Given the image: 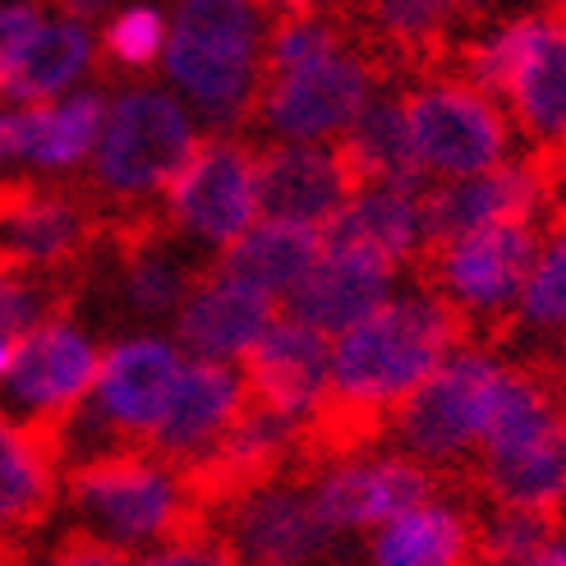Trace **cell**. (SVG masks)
Returning a JSON list of instances; mask_svg holds the SVG:
<instances>
[{
	"label": "cell",
	"instance_id": "obj_42",
	"mask_svg": "<svg viewBox=\"0 0 566 566\" xmlns=\"http://www.w3.org/2000/svg\"><path fill=\"white\" fill-rule=\"evenodd\" d=\"M457 6V14H489V10H497V0H451Z\"/></svg>",
	"mask_w": 566,
	"mask_h": 566
},
{
	"label": "cell",
	"instance_id": "obj_35",
	"mask_svg": "<svg viewBox=\"0 0 566 566\" xmlns=\"http://www.w3.org/2000/svg\"><path fill=\"white\" fill-rule=\"evenodd\" d=\"M51 314H61L51 281L38 272H19L10 263H0V336L19 342L23 332H33Z\"/></svg>",
	"mask_w": 566,
	"mask_h": 566
},
{
	"label": "cell",
	"instance_id": "obj_45",
	"mask_svg": "<svg viewBox=\"0 0 566 566\" xmlns=\"http://www.w3.org/2000/svg\"><path fill=\"white\" fill-rule=\"evenodd\" d=\"M557 391H562V415H566V387H557Z\"/></svg>",
	"mask_w": 566,
	"mask_h": 566
},
{
	"label": "cell",
	"instance_id": "obj_33",
	"mask_svg": "<svg viewBox=\"0 0 566 566\" xmlns=\"http://www.w3.org/2000/svg\"><path fill=\"white\" fill-rule=\"evenodd\" d=\"M359 10L378 42L410 55L433 51L451 33V23H457L451 0H359Z\"/></svg>",
	"mask_w": 566,
	"mask_h": 566
},
{
	"label": "cell",
	"instance_id": "obj_16",
	"mask_svg": "<svg viewBox=\"0 0 566 566\" xmlns=\"http://www.w3.org/2000/svg\"><path fill=\"white\" fill-rule=\"evenodd\" d=\"M244 410H249V382L240 374V364L189 359L148 451H157L161 461H171L198 479L221 451V442L231 438Z\"/></svg>",
	"mask_w": 566,
	"mask_h": 566
},
{
	"label": "cell",
	"instance_id": "obj_24",
	"mask_svg": "<svg viewBox=\"0 0 566 566\" xmlns=\"http://www.w3.org/2000/svg\"><path fill=\"white\" fill-rule=\"evenodd\" d=\"M97 65H102L97 28L42 10L38 28L28 33V42L19 46L6 83H0V97H10V102H55V97H70L78 88H88Z\"/></svg>",
	"mask_w": 566,
	"mask_h": 566
},
{
	"label": "cell",
	"instance_id": "obj_25",
	"mask_svg": "<svg viewBox=\"0 0 566 566\" xmlns=\"http://www.w3.org/2000/svg\"><path fill=\"white\" fill-rule=\"evenodd\" d=\"M61 479L65 465L51 433L28 429L0 410V548L19 544L51 516V506L61 502Z\"/></svg>",
	"mask_w": 566,
	"mask_h": 566
},
{
	"label": "cell",
	"instance_id": "obj_8",
	"mask_svg": "<svg viewBox=\"0 0 566 566\" xmlns=\"http://www.w3.org/2000/svg\"><path fill=\"white\" fill-rule=\"evenodd\" d=\"M506 374H512L506 355L479 342H461L438 364V374L387 419L396 451H406L423 470H451L474 461Z\"/></svg>",
	"mask_w": 566,
	"mask_h": 566
},
{
	"label": "cell",
	"instance_id": "obj_7",
	"mask_svg": "<svg viewBox=\"0 0 566 566\" xmlns=\"http://www.w3.org/2000/svg\"><path fill=\"white\" fill-rule=\"evenodd\" d=\"M203 134L208 129L193 120V111L176 93H166L161 83L134 78L125 88L106 93L93 161L83 176L111 208L157 203Z\"/></svg>",
	"mask_w": 566,
	"mask_h": 566
},
{
	"label": "cell",
	"instance_id": "obj_30",
	"mask_svg": "<svg viewBox=\"0 0 566 566\" xmlns=\"http://www.w3.org/2000/svg\"><path fill=\"white\" fill-rule=\"evenodd\" d=\"M342 153L359 185H423L415 166V148H410L401 93H378L369 111L355 120V129L342 138Z\"/></svg>",
	"mask_w": 566,
	"mask_h": 566
},
{
	"label": "cell",
	"instance_id": "obj_29",
	"mask_svg": "<svg viewBox=\"0 0 566 566\" xmlns=\"http://www.w3.org/2000/svg\"><path fill=\"white\" fill-rule=\"evenodd\" d=\"M479 484L497 506H525V512L557 516L566 506V419L539 442H530L512 457L479 461Z\"/></svg>",
	"mask_w": 566,
	"mask_h": 566
},
{
	"label": "cell",
	"instance_id": "obj_9",
	"mask_svg": "<svg viewBox=\"0 0 566 566\" xmlns=\"http://www.w3.org/2000/svg\"><path fill=\"white\" fill-rule=\"evenodd\" d=\"M157 208L166 235L217 263L244 231L263 221L259 144L240 134H203L171 185L161 189Z\"/></svg>",
	"mask_w": 566,
	"mask_h": 566
},
{
	"label": "cell",
	"instance_id": "obj_19",
	"mask_svg": "<svg viewBox=\"0 0 566 566\" xmlns=\"http://www.w3.org/2000/svg\"><path fill=\"white\" fill-rule=\"evenodd\" d=\"M281 304L268 300L263 291L244 286V281L226 276L221 268L198 272L193 291L185 295L180 314L171 318L176 346L189 359H208V364H244V355L259 346V336L276 323Z\"/></svg>",
	"mask_w": 566,
	"mask_h": 566
},
{
	"label": "cell",
	"instance_id": "obj_22",
	"mask_svg": "<svg viewBox=\"0 0 566 566\" xmlns=\"http://www.w3.org/2000/svg\"><path fill=\"white\" fill-rule=\"evenodd\" d=\"M336 240L378 253L382 263L406 272L415 259H429L433 226H429V189L423 185H355L350 203L332 221Z\"/></svg>",
	"mask_w": 566,
	"mask_h": 566
},
{
	"label": "cell",
	"instance_id": "obj_11",
	"mask_svg": "<svg viewBox=\"0 0 566 566\" xmlns=\"http://www.w3.org/2000/svg\"><path fill=\"white\" fill-rule=\"evenodd\" d=\"M539 240H544L539 221L479 226V231L447 235L429 249V291L465 327L506 323L521 300L534 253H539Z\"/></svg>",
	"mask_w": 566,
	"mask_h": 566
},
{
	"label": "cell",
	"instance_id": "obj_17",
	"mask_svg": "<svg viewBox=\"0 0 566 566\" xmlns=\"http://www.w3.org/2000/svg\"><path fill=\"white\" fill-rule=\"evenodd\" d=\"M97 235L93 203L61 185L0 189V263L19 272H65L88 253Z\"/></svg>",
	"mask_w": 566,
	"mask_h": 566
},
{
	"label": "cell",
	"instance_id": "obj_12",
	"mask_svg": "<svg viewBox=\"0 0 566 566\" xmlns=\"http://www.w3.org/2000/svg\"><path fill=\"white\" fill-rule=\"evenodd\" d=\"M102 364V342L93 327L70 314H51L14 342L10 369L0 378V410L38 433H55L88 401Z\"/></svg>",
	"mask_w": 566,
	"mask_h": 566
},
{
	"label": "cell",
	"instance_id": "obj_20",
	"mask_svg": "<svg viewBox=\"0 0 566 566\" xmlns=\"http://www.w3.org/2000/svg\"><path fill=\"white\" fill-rule=\"evenodd\" d=\"M355 171L342 148L318 144H263L259 148V203L263 217L332 231L355 193Z\"/></svg>",
	"mask_w": 566,
	"mask_h": 566
},
{
	"label": "cell",
	"instance_id": "obj_44",
	"mask_svg": "<svg viewBox=\"0 0 566 566\" xmlns=\"http://www.w3.org/2000/svg\"><path fill=\"white\" fill-rule=\"evenodd\" d=\"M539 10H548V14L566 19V0H539Z\"/></svg>",
	"mask_w": 566,
	"mask_h": 566
},
{
	"label": "cell",
	"instance_id": "obj_18",
	"mask_svg": "<svg viewBox=\"0 0 566 566\" xmlns=\"http://www.w3.org/2000/svg\"><path fill=\"white\" fill-rule=\"evenodd\" d=\"M401 286V272L382 263L378 253L359 249L350 240L323 235V249L314 268L304 272V281L291 291V300L281 304V314L323 332L327 342H336L342 332L364 323L378 304H387Z\"/></svg>",
	"mask_w": 566,
	"mask_h": 566
},
{
	"label": "cell",
	"instance_id": "obj_40",
	"mask_svg": "<svg viewBox=\"0 0 566 566\" xmlns=\"http://www.w3.org/2000/svg\"><path fill=\"white\" fill-rule=\"evenodd\" d=\"M548 217L553 226H566V157L548 161Z\"/></svg>",
	"mask_w": 566,
	"mask_h": 566
},
{
	"label": "cell",
	"instance_id": "obj_31",
	"mask_svg": "<svg viewBox=\"0 0 566 566\" xmlns=\"http://www.w3.org/2000/svg\"><path fill=\"white\" fill-rule=\"evenodd\" d=\"M512 323L534 346H566V226H553L530 263Z\"/></svg>",
	"mask_w": 566,
	"mask_h": 566
},
{
	"label": "cell",
	"instance_id": "obj_39",
	"mask_svg": "<svg viewBox=\"0 0 566 566\" xmlns=\"http://www.w3.org/2000/svg\"><path fill=\"white\" fill-rule=\"evenodd\" d=\"M120 6H125V0H55V14L78 19V23H97L111 10H120Z\"/></svg>",
	"mask_w": 566,
	"mask_h": 566
},
{
	"label": "cell",
	"instance_id": "obj_1",
	"mask_svg": "<svg viewBox=\"0 0 566 566\" xmlns=\"http://www.w3.org/2000/svg\"><path fill=\"white\" fill-rule=\"evenodd\" d=\"M382 93L374 55L364 51L336 14L308 6L281 14L268 28L263 88L253 125L268 144L342 148V138Z\"/></svg>",
	"mask_w": 566,
	"mask_h": 566
},
{
	"label": "cell",
	"instance_id": "obj_43",
	"mask_svg": "<svg viewBox=\"0 0 566 566\" xmlns=\"http://www.w3.org/2000/svg\"><path fill=\"white\" fill-rule=\"evenodd\" d=\"M10 355H14V342L10 336H0V378H6V369H10Z\"/></svg>",
	"mask_w": 566,
	"mask_h": 566
},
{
	"label": "cell",
	"instance_id": "obj_27",
	"mask_svg": "<svg viewBox=\"0 0 566 566\" xmlns=\"http://www.w3.org/2000/svg\"><path fill=\"white\" fill-rule=\"evenodd\" d=\"M193 281H198V268L189 263L185 244H176L171 235H138L120 253L116 295L138 327H171L185 295L193 291Z\"/></svg>",
	"mask_w": 566,
	"mask_h": 566
},
{
	"label": "cell",
	"instance_id": "obj_26",
	"mask_svg": "<svg viewBox=\"0 0 566 566\" xmlns=\"http://www.w3.org/2000/svg\"><path fill=\"white\" fill-rule=\"evenodd\" d=\"M304 442H308V433L300 423L249 401V410L240 415L231 438L221 442V451L208 461V470L198 474V489H203V497H231L249 484L276 479V474H286V465L295 461V451Z\"/></svg>",
	"mask_w": 566,
	"mask_h": 566
},
{
	"label": "cell",
	"instance_id": "obj_36",
	"mask_svg": "<svg viewBox=\"0 0 566 566\" xmlns=\"http://www.w3.org/2000/svg\"><path fill=\"white\" fill-rule=\"evenodd\" d=\"M129 566H240V562L231 557V548H226L217 534L189 530V534H180V539L161 544V548H153L144 557H134Z\"/></svg>",
	"mask_w": 566,
	"mask_h": 566
},
{
	"label": "cell",
	"instance_id": "obj_37",
	"mask_svg": "<svg viewBox=\"0 0 566 566\" xmlns=\"http://www.w3.org/2000/svg\"><path fill=\"white\" fill-rule=\"evenodd\" d=\"M38 19H42V6H33V0H0V83H6L14 55L38 28Z\"/></svg>",
	"mask_w": 566,
	"mask_h": 566
},
{
	"label": "cell",
	"instance_id": "obj_2",
	"mask_svg": "<svg viewBox=\"0 0 566 566\" xmlns=\"http://www.w3.org/2000/svg\"><path fill=\"white\" fill-rule=\"evenodd\" d=\"M465 342V323L429 291L396 286L387 304L332 342L327 429H374L438 374Z\"/></svg>",
	"mask_w": 566,
	"mask_h": 566
},
{
	"label": "cell",
	"instance_id": "obj_23",
	"mask_svg": "<svg viewBox=\"0 0 566 566\" xmlns=\"http://www.w3.org/2000/svg\"><path fill=\"white\" fill-rule=\"evenodd\" d=\"M364 539H369V566H474L479 516L465 502L433 489Z\"/></svg>",
	"mask_w": 566,
	"mask_h": 566
},
{
	"label": "cell",
	"instance_id": "obj_28",
	"mask_svg": "<svg viewBox=\"0 0 566 566\" xmlns=\"http://www.w3.org/2000/svg\"><path fill=\"white\" fill-rule=\"evenodd\" d=\"M318 249H323V231L263 217L253 231H244L231 249H226L212 268H221L226 276L244 281V286H253V291H263L276 304H286L291 291L304 281V272L314 268Z\"/></svg>",
	"mask_w": 566,
	"mask_h": 566
},
{
	"label": "cell",
	"instance_id": "obj_6",
	"mask_svg": "<svg viewBox=\"0 0 566 566\" xmlns=\"http://www.w3.org/2000/svg\"><path fill=\"white\" fill-rule=\"evenodd\" d=\"M461 74L506 111L530 157H566V19L548 10L497 19L461 51Z\"/></svg>",
	"mask_w": 566,
	"mask_h": 566
},
{
	"label": "cell",
	"instance_id": "obj_34",
	"mask_svg": "<svg viewBox=\"0 0 566 566\" xmlns=\"http://www.w3.org/2000/svg\"><path fill=\"white\" fill-rule=\"evenodd\" d=\"M553 539H557V516H544V512L493 502V512L479 516V557L493 566H516Z\"/></svg>",
	"mask_w": 566,
	"mask_h": 566
},
{
	"label": "cell",
	"instance_id": "obj_38",
	"mask_svg": "<svg viewBox=\"0 0 566 566\" xmlns=\"http://www.w3.org/2000/svg\"><path fill=\"white\" fill-rule=\"evenodd\" d=\"M42 566H129V557L111 553V548H102L93 539H78V534H70V539H61V544L46 553Z\"/></svg>",
	"mask_w": 566,
	"mask_h": 566
},
{
	"label": "cell",
	"instance_id": "obj_3",
	"mask_svg": "<svg viewBox=\"0 0 566 566\" xmlns=\"http://www.w3.org/2000/svg\"><path fill=\"white\" fill-rule=\"evenodd\" d=\"M268 28L263 0H171L157 61L161 88L176 93L208 134H235L253 120L263 88Z\"/></svg>",
	"mask_w": 566,
	"mask_h": 566
},
{
	"label": "cell",
	"instance_id": "obj_41",
	"mask_svg": "<svg viewBox=\"0 0 566 566\" xmlns=\"http://www.w3.org/2000/svg\"><path fill=\"white\" fill-rule=\"evenodd\" d=\"M516 566H566V534H557L553 544H544L534 557H525V562H516Z\"/></svg>",
	"mask_w": 566,
	"mask_h": 566
},
{
	"label": "cell",
	"instance_id": "obj_32",
	"mask_svg": "<svg viewBox=\"0 0 566 566\" xmlns=\"http://www.w3.org/2000/svg\"><path fill=\"white\" fill-rule=\"evenodd\" d=\"M166 46V6L157 0H125L120 10H111L97 28V51L111 70L120 74H148L161 61Z\"/></svg>",
	"mask_w": 566,
	"mask_h": 566
},
{
	"label": "cell",
	"instance_id": "obj_13",
	"mask_svg": "<svg viewBox=\"0 0 566 566\" xmlns=\"http://www.w3.org/2000/svg\"><path fill=\"white\" fill-rule=\"evenodd\" d=\"M221 502V534L240 566H318L342 539L318 512L308 479L276 474Z\"/></svg>",
	"mask_w": 566,
	"mask_h": 566
},
{
	"label": "cell",
	"instance_id": "obj_14",
	"mask_svg": "<svg viewBox=\"0 0 566 566\" xmlns=\"http://www.w3.org/2000/svg\"><path fill=\"white\" fill-rule=\"evenodd\" d=\"M308 493L336 534H374L433 493V470L396 447H350L308 474Z\"/></svg>",
	"mask_w": 566,
	"mask_h": 566
},
{
	"label": "cell",
	"instance_id": "obj_5",
	"mask_svg": "<svg viewBox=\"0 0 566 566\" xmlns=\"http://www.w3.org/2000/svg\"><path fill=\"white\" fill-rule=\"evenodd\" d=\"M185 364L189 355L166 327H134L106 342L88 401L51 433L61 465L70 470L93 457H111V451L148 447Z\"/></svg>",
	"mask_w": 566,
	"mask_h": 566
},
{
	"label": "cell",
	"instance_id": "obj_15",
	"mask_svg": "<svg viewBox=\"0 0 566 566\" xmlns=\"http://www.w3.org/2000/svg\"><path fill=\"white\" fill-rule=\"evenodd\" d=\"M249 382V401L268 406L281 419L300 423L304 433H314L327 423V382H332V342L323 332L304 327L286 314L259 336L240 364Z\"/></svg>",
	"mask_w": 566,
	"mask_h": 566
},
{
	"label": "cell",
	"instance_id": "obj_10",
	"mask_svg": "<svg viewBox=\"0 0 566 566\" xmlns=\"http://www.w3.org/2000/svg\"><path fill=\"white\" fill-rule=\"evenodd\" d=\"M401 106L419 180L429 189L470 180L516 157L521 138L506 120V111L484 88H474L461 70L419 78L415 88L401 93Z\"/></svg>",
	"mask_w": 566,
	"mask_h": 566
},
{
	"label": "cell",
	"instance_id": "obj_21",
	"mask_svg": "<svg viewBox=\"0 0 566 566\" xmlns=\"http://www.w3.org/2000/svg\"><path fill=\"white\" fill-rule=\"evenodd\" d=\"M548 217V161L539 157H506L493 171L470 180H451L429 189V226L433 244L479 226H512Z\"/></svg>",
	"mask_w": 566,
	"mask_h": 566
},
{
	"label": "cell",
	"instance_id": "obj_4",
	"mask_svg": "<svg viewBox=\"0 0 566 566\" xmlns=\"http://www.w3.org/2000/svg\"><path fill=\"white\" fill-rule=\"evenodd\" d=\"M203 502L198 479L148 447L93 457L70 465L61 479V506L78 539H93L129 562L198 530Z\"/></svg>",
	"mask_w": 566,
	"mask_h": 566
}]
</instances>
